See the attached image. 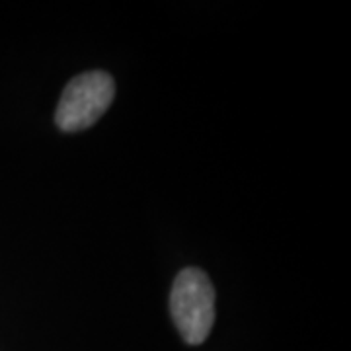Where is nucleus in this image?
I'll return each instance as SVG.
<instances>
[{
	"label": "nucleus",
	"instance_id": "1",
	"mask_svg": "<svg viewBox=\"0 0 351 351\" xmlns=\"http://www.w3.org/2000/svg\"><path fill=\"white\" fill-rule=\"evenodd\" d=\"M215 287L199 267H186L170 291V314L182 339L199 346L209 338L215 324Z\"/></svg>",
	"mask_w": 351,
	"mask_h": 351
},
{
	"label": "nucleus",
	"instance_id": "2",
	"mask_svg": "<svg viewBox=\"0 0 351 351\" xmlns=\"http://www.w3.org/2000/svg\"><path fill=\"white\" fill-rule=\"evenodd\" d=\"M115 98V80L106 71H88L64 86L55 110V123L64 133L96 125Z\"/></svg>",
	"mask_w": 351,
	"mask_h": 351
}]
</instances>
